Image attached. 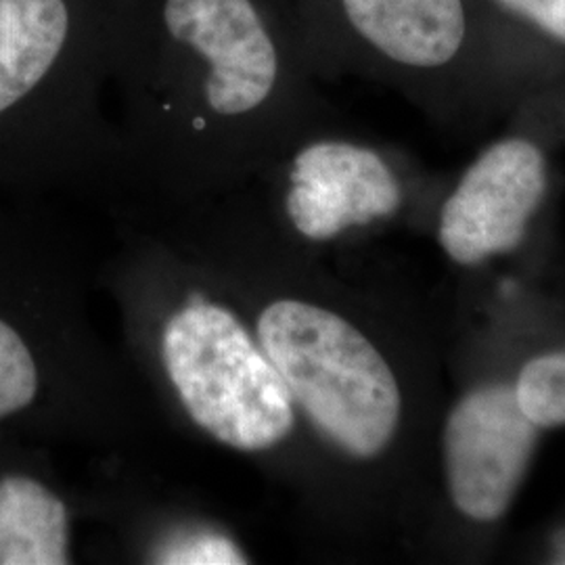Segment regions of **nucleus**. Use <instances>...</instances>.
<instances>
[{
  "instance_id": "4",
  "label": "nucleus",
  "mask_w": 565,
  "mask_h": 565,
  "mask_svg": "<svg viewBox=\"0 0 565 565\" xmlns=\"http://www.w3.org/2000/svg\"><path fill=\"white\" fill-rule=\"evenodd\" d=\"M49 86L107 90V0H0V120Z\"/></svg>"
},
{
  "instance_id": "10",
  "label": "nucleus",
  "mask_w": 565,
  "mask_h": 565,
  "mask_svg": "<svg viewBox=\"0 0 565 565\" xmlns=\"http://www.w3.org/2000/svg\"><path fill=\"white\" fill-rule=\"evenodd\" d=\"M515 396L539 427L565 425V352L539 356L525 364Z\"/></svg>"
},
{
  "instance_id": "11",
  "label": "nucleus",
  "mask_w": 565,
  "mask_h": 565,
  "mask_svg": "<svg viewBox=\"0 0 565 565\" xmlns=\"http://www.w3.org/2000/svg\"><path fill=\"white\" fill-rule=\"evenodd\" d=\"M509 15L524 21L548 41L565 46V0H494Z\"/></svg>"
},
{
  "instance_id": "3",
  "label": "nucleus",
  "mask_w": 565,
  "mask_h": 565,
  "mask_svg": "<svg viewBox=\"0 0 565 565\" xmlns=\"http://www.w3.org/2000/svg\"><path fill=\"white\" fill-rule=\"evenodd\" d=\"M247 189L266 223L296 247L340 242L385 223L404 202L398 172L380 149L310 128Z\"/></svg>"
},
{
  "instance_id": "7",
  "label": "nucleus",
  "mask_w": 565,
  "mask_h": 565,
  "mask_svg": "<svg viewBox=\"0 0 565 565\" xmlns=\"http://www.w3.org/2000/svg\"><path fill=\"white\" fill-rule=\"evenodd\" d=\"M546 193L543 151L525 139L488 147L467 168L440 214V243L459 264L511 252Z\"/></svg>"
},
{
  "instance_id": "9",
  "label": "nucleus",
  "mask_w": 565,
  "mask_h": 565,
  "mask_svg": "<svg viewBox=\"0 0 565 565\" xmlns=\"http://www.w3.org/2000/svg\"><path fill=\"white\" fill-rule=\"evenodd\" d=\"M90 520L88 492L67 497L36 473H0V565H72L76 525Z\"/></svg>"
},
{
  "instance_id": "2",
  "label": "nucleus",
  "mask_w": 565,
  "mask_h": 565,
  "mask_svg": "<svg viewBox=\"0 0 565 565\" xmlns=\"http://www.w3.org/2000/svg\"><path fill=\"white\" fill-rule=\"evenodd\" d=\"M97 268L120 317L124 359L156 413L263 478L300 484L306 427L249 317L223 277L141 218H114Z\"/></svg>"
},
{
  "instance_id": "1",
  "label": "nucleus",
  "mask_w": 565,
  "mask_h": 565,
  "mask_svg": "<svg viewBox=\"0 0 565 565\" xmlns=\"http://www.w3.org/2000/svg\"><path fill=\"white\" fill-rule=\"evenodd\" d=\"M308 51L294 0H107V90L128 174L118 212L254 181L308 130Z\"/></svg>"
},
{
  "instance_id": "8",
  "label": "nucleus",
  "mask_w": 565,
  "mask_h": 565,
  "mask_svg": "<svg viewBox=\"0 0 565 565\" xmlns=\"http://www.w3.org/2000/svg\"><path fill=\"white\" fill-rule=\"evenodd\" d=\"M348 41L396 70H436L467 41L465 0H329Z\"/></svg>"
},
{
  "instance_id": "5",
  "label": "nucleus",
  "mask_w": 565,
  "mask_h": 565,
  "mask_svg": "<svg viewBox=\"0 0 565 565\" xmlns=\"http://www.w3.org/2000/svg\"><path fill=\"white\" fill-rule=\"evenodd\" d=\"M95 524L114 534L116 555L139 565H249L258 557L242 530L191 497L158 492L139 476L103 478L88 490Z\"/></svg>"
},
{
  "instance_id": "6",
  "label": "nucleus",
  "mask_w": 565,
  "mask_h": 565,
  "mask_svg": "<svg viewBox=\"0 0 565 565\" xmlns=\"http://www.w3.org/2000/svg\"><path fill=\"white\" fill-rule=\"evenodd\" d=\"M536 429L515 387H480L452 408L445 429L446 480L461 513L476 522L505 513L530 463Z\"/></svg>"
}]
</instances>
